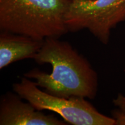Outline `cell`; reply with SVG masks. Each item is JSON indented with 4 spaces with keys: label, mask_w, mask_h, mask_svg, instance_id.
I'll return each instance as SVG.
<instances>
[{
    "label": "cell",
    "mask_w": 125,
    "mask_h": 125,
    "mask_svg": "<svg viewBox=\"0 0 125 125\" xmlns=\"http://www.w3.org/2000/svg\"><path fill=\"white\" fill-rule=\"evenodd\" d=\"M33 59L40 64H51V73L34 68L24 76L35 81L47 93L65 98L96 97L97 74L88 60L69 42L57 38H46Z\"/></svg>",
    "instance_id": "1"
},
{
    "label": "cell",
    "mask_w": 125,
    "mask_h": 125,
    "mask_svg": "<svg viewBox=\"0 0 125 125\" xmlns=\"http://www.w3.org/2000/svg\"><path fill=\"white\" fill-rule=\"evenodd\" d=\"M71 0H0V30L37 40L69 32L65 15Z\"/></svg>",
    "instance_id": "2"
},
{
    "label": "cell",
    "mask_w": 125,
    "mask_h": 125,
    "mask_svg": "<svg viewBox=\"0 0 125 125\" xmlns=\"http://www.w3.org/2000/svg\"><path fill=\"white\" fill-rule=\"evenodd\" d=\"M13 90L22 99L40 111L57 114L65 122L73 125H115V119L99 112L82 97L65 98L40 89L35 82L22 77L12 85Z\"/></svg>",
    "instance_id": "3"
},
{
    "label": "cell",
    "mask_w": 125,
    "mask_h": 125,
    "mask_svg": "<svg viewBox=\"0 0 125 125\" xmlns=\"http://www.w3.org/2000/svg\"><path fill=\"white\" fill-rule=\"evenodd\" d=\"M125 20V0H71L65 15L69 32L86 29L107 45L112 30Z\"/></svg>",
    "instance_id": "4"
},
{
    "label": "cell",
    "mask_w": 125,
    "mask_h": 125,
    "mask_svg": "<svg viewBox=\"0 0 125 125\" xmlns=\"http://www.w3.org/2000/svg\"><path fill=\"white\" fill-rule=\"evenodd\" d=\"M16 93L8 92L0 101V125H65L53 115L38 110Z\"/></svg>",
    "instance_id": "5"
},
{
    "label": "cell",
    "mask_w": 125,
    "mask_h": 125,
    "mask_svg": "<svg viewBox=\"0 0 125 125\" xmlns=\"http://www.w3.org/2000/svg\"><path fill=\"white\" fill-rule=\"evenodd\" d=\"M44 40H37L20 34L1 31L0 69L19 60L34 59Z\"/></svg>",
    "instance_id": "6"
},
{
    "label": "cell",
    "mask_w": 125,
    "mask_h": 125,
    "mask_svg": "<svg viewBox=\"0 0 125 125\" xmlns=\"http://www.w3.org/2000/svg\"><path fill=\"white\" fill-rule=\"evenodd\" d=\"M112 115L115 121V125H125V112L118 108L112 111Z\"/></svg>",
    "instance_id": "7"
},
{
    "label": "cell",
    "mask_w": 125,
    "mask_h": 125,
    "mask_svg": "<svg viewBox=\"0 0 125 125\" xmlns=\"http://www.w3.org/2000/svg\"><path fill=\"white\" fill-rule=\"evenodd\" d=\"M113 104L122 111L125 112V96L119 93L113 100Z\"/></svg>",
    "instance_id": "8"
}]
</instances>
